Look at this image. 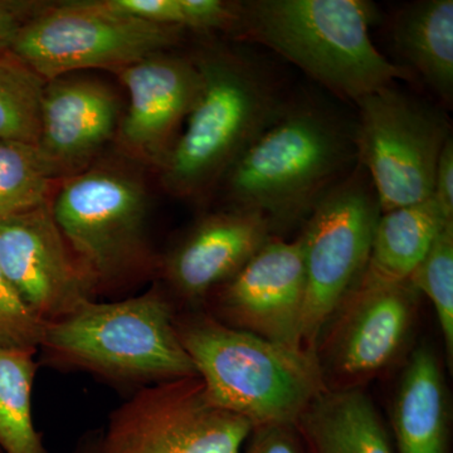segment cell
<instances>
[{
	"instance_id": "obj_16",
	"label": "cell",
	"mask_w": 453,
	"mask_h": 453,
	"mask_svg": "<svg viewBox=\"0 0 453 453\" xmlns=\"http://www.w3.org/2000/svg\"><path fill=\"white\" fill-rule=\"evenodd\" d=\"M121 116L118 92L100 80L71 73L47 81L37 146L56 178L88 169L115 139Z\"/></svg>"
},
{
	"instance_id": "obj_8",
	"label": "cell",
	"mask_w": 453,
	"mask_h": 453,
	"mask_svg": "<svg viewBox=\"0 0 453 453\" xmlns=\"http://www.w3.org/2000/svg\"><path fill=\"white\" fill-rule=\"evenodd\" d=\"M380 214L371 178L357 163L303 223L299 235L306 280L303 348L310 353L334 312L362 281Z\"/></svg>"
},
{
	"instance_id": "obj_6",
	"label": "cell",
	"mask_w": 453,
	"mask_h": 453,
	"mask_svg": "<svg viewBox=\"0 0 453 453\" xmlns=\"http://www.w3.org/2000/svg\"><path fill=\"white\" fill-rule=\"evenodd\" d=\"M50 211L95 294L154 268L148 192L134 170L100 164L65 179Z\"/></svg>"
},
{
	"instance_id": "obj_29",
	"label": "cell",
	"mask_w": 453,
	"mask_h": 453,
	"mask_svg": "<svg viewBox=\"0 0 453 453\" xmlns=\"http://www.w3.org/2000/svg\"><path fill=\"white\" fill-rule=\"evenodd\" d=\"M32 3L3 2L0 0V55L11 52L20 28L38 11Z\"/></svg>"
},
{
	"instance_id": "obj_25",
	"label": "cell",
	"mask_w": 453,
	"mask_h": 453,
	"mask_svg": "<svg viewBox=\"0 0 453 453\" xmlns=\"http://www.w3.org/2000/svg\"><path fill=\"white\" fill-rule=\"evenodd\" d=\"M43 327L44 321L23 303L0 268V349L38 350Z\"/></svg>"
},
{
	"instance_id": "obj_18",
	"label": "cell",
	"mask_w": 453,
	"mask_h": 453,
	"mask_svg": "<svg viewBox=\"0 0 453 453\" xmlns=\"http://www.w3.org/2000/svg\"><path fill=\"white\" fill-rule=\"evenodd\" d=\"M294 427L306 453H395L388 426L365 388L324 390Z\"/></svg>"
},
{
	"instance_id": "obj_26",
	"label": "cell",
	"mask_w": 453,
	"mask_h": 453,
	"mask_svg": "<svg viewBox=\"0 0 453 453\" xmlns=\"http://www.w3.org/2000/svg\"><path fill=\"white\" fill-rule=\"evenodd\" d=\"M184 28L196 32H234L238 20V2L179 0Z\"/></svg>"
},
{
	"instance_id": "obj_4",
	"label": "cell",
	"mask_w": 453,
	"mask_h": 453,
	"mask_svg": "<svg viewBox=\"0 0 453 453\" xmlns=\"http://www.w3.org/2000/svg\"><path fill=\"white\" fill-rule=\"evenodd\" d=\"M175 312L159 283L129 299L88 300L44 323L38 351L53 368L136 389L196 377L175 330Z\"/></svg>"
},
{
	"instance_id": "obj_28",
	"label": "cell",
	"mask_w": 453,
	"mask_h": 453,
	"mask_svg": "<svg viewBox=\"0 0 453 453\" xmlns=\"http://www.w3.org/2000/svg\"><path fill=\"white\" fill-rule=\"evenodd\" d=\"M447 219H453V138L443 145L434 173V195Z\"/></svg>"
},
{
	"instance_id": "obj_22",
	"label": "cell",
	"mask_w": 453,
	"mask_h": 453,
	"mask_svg": "<svg viewBox=\"0 0 453 453\" xmlns=\"http://www.w3.org/2000/svg\"><path fill=\"white\" fill-rule=\"evenodd\" d=\"M55 179L37 145L0 139V220L49 203Z\"/></svg>"
},
{
	"instance_id": "obj_3",
	"label": "cell",
	"mask_w": 453,
	"mask_h": 453,
	"mask_svg": "<svg viewBox=\"0 0 453 453\" xmlns=\"http://www.w3.org/2000/svg\"><path fill=\"white\" fill-rule=\"evenodd\" d=\"M374 5L365 0H247L238 2L234 32L300 68L342 101L410 80L371 37Z\"/></svg>"
},
{
	"instance_id": "obj_31",
	"label": "cell",
	"mask_w": 453,
	"mask_h": 453,
	"mask_svg": "<svg viewBox=\"0 0 453 453\" xmlns=\"http://www.w3.org/2000/svg\"><path fill=\"white\" fill-rule=\"evenodd\" d=\"M0 453H3L2 451H0Z\"/></svg>"
},
{
	"instance_id": "obj_7",
	"label": "cell",
	"mask_w": 453,
	"mask_h": 453,
	"mask_svg": "<svg viewBox=\"0 0 453 453\" xmlns=\"http://www.w3.org/2000/svg\"><path fill=\"white\" fill-rule=\"evenodd\" d=\"M186 29L122 13L110 0L38 9L23 25L11 53L46 81L92 68L118 71L168 52Z\"/></svg>"
},
{
	"instance_id": "obj_2",
	"label": "cell",
	"mask_w": 453,
	"mask_h": 453,
	"mask_svg": "<svg viewBox=\"0 0 453 453\" xmlns=\"http://www.w3.org/2000/svg\"><path fill=\"white\" fill-rule=\"evenodd\" d=\"M193 57L201 91L159 170L170 195L196 201L216 190L290 96L275 71L256 55L210 47Z\"/></svg>"
},
{
	"instance_id": "obj_17",
	"label": "cell",
	"mask_w": 453,
	"mask_h": 453,
	"mask_svg": "<svg viewBox=\"0 0 453 453\" xmlns=\"http://www.w3.org/2000/svg\"><path fill=\"white\" fill-rule=\"evenodd\" d=\"M390 405L395 453H451V407L442 362L431 345L407 357Z\"/></svg>"
},
{
	"instance_id": "obj_21",
	"label": "cell",
	"mask_w": 453,
	"mask_h": 453,
	"mask_svg": "<svg viewBox=\"0 0 453 453\" xmlns=\"http://www.w3.org/2000/svg\"><path fill=\"white\" fill-rule=\"evenodd\" d=\"M33 349H0V451L50 453L35 428L32 392L38 363Z\"/></svg>"
},
{
	"instance_id": "obj_13",
	"label": "cell",
	"mask_w": 453,
	"mask_h": 453,
	"mask_svg": "<svg viewBox=\"0 0 453 453\" xmlns=\"http://www.w3.org/2000/svg\"><path fill=\"white\" fill-rule=\"evenodd\" d=\"M0 268L44 323L95 299V290L59 231L50 202L0 220Z\"/></svg>"
},
{
	"instance_id": "obj_14",
	"label": "cell",
	"mask_w": 453,
	"mask_h": 453,
	"mask_svg": "<svg viewBox=\"0 0 453 453\" xmlns=\"http://www.w3.org/2000/svg\"><path fill=\"white\" fill-rule=\"evenodd\" d=\"M115 73L127 92L115 136L119 148L131 159L160 169L201 91L195 57L168 50Z\"/></svg>"
},
{
	"instance_id": "obj_9",
	"label": "cell",
	"mask_w": 453,
	"mask_h": 453,
	"mask_svg": "<svg viewBox=\"0 0 453 453\" xmlns=\"http://www.w3.org/2000/svg\"><path fill=\"white\" fill-rule=\"evenodd\" d=\"M357 159L381 213L427 201L443 145L452 136L436 107L387 86L357 101Z\"/></svg>"
},
{
	"instance_id": "obj_11",
	"label": "cell",
	"mask_w": 453,
	"mask_h": 453,
	"mask_svg": "<svg viewBox=\"0 0 453 453\" xmlns=\"http://www.w3.org/2000/svg\"><path fill=\"white\" fill-rule=\"evenodd\" d=\"M422 295L410 279L357 286L334 312L314 354L327 389L365 388L410 351Z\"/></svg>"
},
{
	"instance_id": "obj_19",
	"label": "cell",
	"mask_w": 453,
	"mask_h": 453,
	"mask_svg": "<svg viewBox=\"0 0 453 453\" xmlns=\"http://www.w3.org/2000/svg\"><path fill=\"white\" fill-rule=\"evenodd\" d=\"M390 37L410 73L421 77L441 103L451 105L452 0H418L404 4L393 17Z\"/></svg>"
},
{
	"instance_id": "obj_1",
	"label": "cell",
	"mask_w": 453,
	"mask_h": 453,
	"mask_svg": "<svg viewBox=\"0 0 453 453\" xmlns=\"http://www.w3.org/2000/svg\"><path fill=\"white\" fill-rule=\"evenodd\" d=\"M357 163L356 120L318 100L290 97L216 190L225 208L261 214L281 237L303 226Z\"/></svg>"
},
{
	"instance_id": "obj_30",
	"label": "cell",
	"mask_w": 453,
	"mask_h": 453,
	"mask_svg": "<svg viewBox=\"0 0 453 453\" xmlns=\"http://www.w3.org/2000/svg\"><path fill=\"white\" fill-rule=\"evenodd\" d=\"M101 431H89L83 434L71 453H100Z\"/></svg>"
},
{
	"instance_id": "obj_23",
	"label": "cell",
	"mask_w": 453,
	"mask_h": 453,
	"mask_svg": "<svg viewBox=\"0 0 453 453\" xmlns=\"http://www.w3.org/2000/svg\"><path fill=\"white\" fill-rule=\"evenodd\" d=\"M46 83L13 53L0 55V139L38 144Z\"/></svg>"
},
{
	"instance_id": "obj_15",
	"label": "cell",
	"mask_w": 453,
	"mask_h": 453,
	"mask_svg": "<svg viewBox=\"0 0 453 453\" xmlns=\"http://www.w3.org/2000/svg\"><path fill=\"white\" fill-rule=\"evenodd\" d=\"M273 237L268 220L255 211L222 208L204 214L157 262L159 285L177 311L203 309L211 292Z\"/></svg>"
},
{
	"instance_id": "obj_10",
	"label": "cell",
	"mask_w": 453,
	"mask_h": 453,
	"mask_svg": "<svg viewBox=\"0 0 453 453\" xmlns=\"http://www.w3.org/2000/svg\"><path fill=\"white\" fill-rule=\"evenodd\" d=\"M252 429L211 403L196 375L136 389L110 413L100 453H242Z\"/></svg>"
},
{
	"instance_id": "obj_5",
	"label": "cell",
	"mask_w": 453,
	"mask_h": 453,
	"mask_svg": "<svg viewBox=\"0 0 453 453\" xmlns=\"http://www.w3.org/2000/svg\"><path fill=\"white\" fill-rule=\"evenodd\" d=\"M174 324L211 403L253 428L294 426L327 389L308 350L234 329L204 309L177 311Z\"/></svg>"
},
{
	"instance_id": "obj_24",
	"label": "cell",
	"mask_w": 453,
	"mask_h": 453,
	"mask_svg": "<svg viewBox=\"0 0 453 453\" xmlns=\"http://www.w3.org/2000/svg\"><path fill=\"white\" fill-rule=\"evenodd\" d=\"M410 281L427 297L436 312L445 347L446 365L453 368V222H449L434 238L427 255L414 268Z\"/></svg>"
},
{
	"instance_id": "obj_27",
	"label": "cell",
	"mask_w": 453,
	"mask_h": 453,
	"mask_svg": "<svg viewBox=\"0 0 453 453\" xmlns=\"http://www.w3.org/2000/svg\"><path fill=\"white\" fill-rule=\"evenodd\" d=\"M242 453H306L294 426L253 428Z\"/></svg>"
},
{
	"instance_id": "obj_12",
	"label": "cell",
	"mask_w": 453,
	"mask_h": 453,
	"mask_svg": "<svg viewBox=\"0 0 453 453\" xmlns=\"http://www.w3.org/2000/svg\"><path fill=\"white\" fill-rule=\"evenodd\" d=\"M305 294L300 238L273 237L232 279L211 292L203 309L234 329L303 349Z\"/></svg>"
},
{
	"instance_id": "obj_20",
	"label": "cell",
	"mask_w": 453,
	"mask_h": 453,
	"mask_svg": "<svg viewBox=\"0 0 453 453\" xmlns=\"http://www.w3.org/2000/svg\"><path fill=\"white\" fill-rule=\"evenodd\" d=\"M449 222L453 219H447L434 198L381 213L359 286L393 285L410 279Z\"/></svg>"
}]
</instances>
